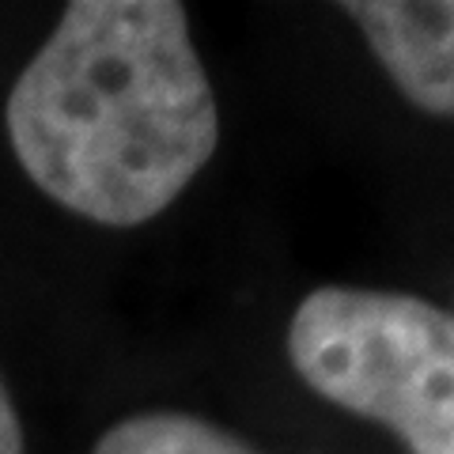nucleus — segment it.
<instances>
[{
    "mask_svg": "<svg viewBox=\"0 0 454 454\" xmlns=\"http://www.w3.org/2000/svg\"><path fill=\"white\" fill-rule=\"evenodd\" d=\"M340 12L409 103L454 118V0H352Z\"/></svg>",
    "mask_w": 454,
    "mask_h": 454,
    "instance_id": "obj_3",
    "label": "nucleus"
},
{
    "mask_svg": "<svg viewBox=\"0 0 454 454\" xmlns=\"http://www.w3.org/2000/svg\"><path fill=\"white\" fill-rule=\"evenodd\" d=\"M23 175L76 216L140 227L220 145V103L178 0H76L4 103Z\"/></svg>",
    "mask_w": 454,
    "mask_h": 454,
    "instance_id": "obj_1",
    "label": "nucleus"
},
{
    "mask_svg": "<svg viewBox=\"0 0 454 454\" xmlns=\"http://www.w3.org/2000/svg\"><path fill=\"white\" fill-rule=\"evenodd\" d=\"M288 360L325 402L409 454H454V315L420 295L325 284L295 307Z\"/></svg>",
    "mask_w": 454,
    "mask_h": 454,
    "instance_id": "obj_2",
    "label": "nucleus"
},
{
    "mask_svg": "<svg viewBox=\"0 0 454 454\" xmlns=\"http://www.w3.org/2000/svg\"><path fill=\"white\" fill-rule=\"evenodd\" d=\"M27 450V439H23V420L16 413V402L0 379V454H23Z\"/></svg>",
    "mask_w": 454,
    "mask_h": 454,
    "instance_id": "obj_5",
    "label": "nucleus"
},
{
    "mask_svg": "<svg viewBox=\"0 0 454 454\" xmlns=\"http://www.w3.org/2000/svg\"><path fill=\"white\" fill-rule=\"evenodd\" d=\"M91 454H262L235 432L216 428L205 417L152 409L118 420L98 435Z\"/></svg>",
    "mask_w": 454,
    "mask_h": 454,
    "instance_id": "obj_4",
    "label": "nucleus"
}]
</instances>
